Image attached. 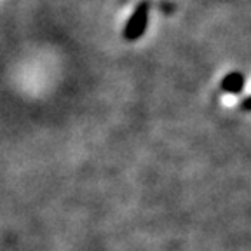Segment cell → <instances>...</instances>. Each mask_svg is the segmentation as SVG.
<instances>
[{
	"mask_svg": "<svg viewBox=\"0 0 251 251\" xmlns=\"http://www.w3.org/2000/svg\"><path fill=\"white\" fill-rule=\"evenodd\" d=\"M244 87V77L241 74H228L227 77L222 80V89L227 93H239Z\"/></svg>",
	"mask_w": 251,
	"mask_h": 251,
	"instance_id": "2",
	"label": "cell"
},
{
	"mask_svg": "<svg viewBox=\"0 0 251 251\" xmlns=\"http://www.w3.org/2000/svg\"><path fill=\"white\" fill-rule=\"evenodd\" d=\"M147 23H149V4H147V2H141V4L136 5L134 12L131 14L129 21L126 23L122 37H124L127 42H134V40H138L145 33Z\"/></svg>",
	"mask_w": 251,
	"mask_h": 251,
	"instance_id": "1",
	"label": "cell"
},
{
	"mask_svg": "<svg viewBox=\"0 0 251 251\" xmlns=\"http://www.w3.org/2000/svg\"><path fill=\"white\" fill-rule=\"evenodd\" d=\"M241 108L246 110V112H251V96H250V98H246L243 103H241Z\"/></svg>",
	"mask_w": 251,
	"mask_h": 251,
	"instance_id": "3",
	"label": "cell"
}]
</instances>
